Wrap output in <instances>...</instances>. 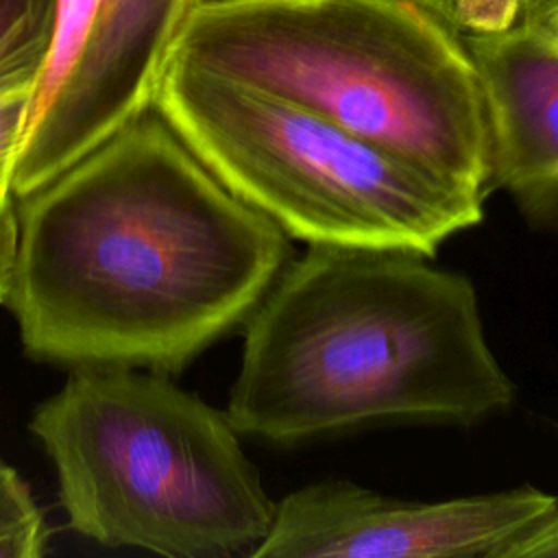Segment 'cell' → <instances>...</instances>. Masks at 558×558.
<instances>
[{
  "mask_svg": "<svg viewBox=\"0 0 558 558\" xmlns=\"http://www.w3.org/2000/svg\"><path fill=\"white\" fill-rule=\"evenodd\" d=\"M556 501L536 486L405 501L325 480L275 504L270 530L251 558H495Z\"/></svg>",
  "mask_w": 558,
  "mask_h": 558,
  "instance_id": "52a82bcc",
  "label": "cell"
},
{
  "mask_svg": "<svg viewBox=\"0 0 558 558\" xmlns=\"http://www.w3.org/2000/svg\"><path fill=\"white\" fill-rule=\"evenodd\" d=\"M412 2L462 37L504 33L519 24L530 0H405Z\"/></svg>",
  "mask_w": 558,
  "mask_h": 558,
  "instance_id": "8fae6325",
  "label": "cell"
},
{
  "mask_svg": "<svg viewBox=\"0 0 558 558\" xmlns=\"http://www.w3.org/2000/svg\"><path fill=\"white\" fill-rule=\"evenodd\" d=\"M153 109L240 201L305 244L434 257L484 196L290 100L168 57Z\"/></svg>",
  "mask_w": 558,
  "mask_h": 558,
  "instance_id": "5b68a950",
  "label": "cell"
},
{
  "mask_svg": "<svg viewBox=\"0 0 558 558\" xmlns=\"http://www.w3.org/2000/svg\"><path fill=\"white\" fill-rule=\"evenodd\" d=\"M17 259V209L11 203V192L0 185V303L7 301Z\"/></svg>",
  "mask_w": 558,
  "mask_h": 558,
  "instance_id": "5bb4252c",
  "label": "cell"
},
{
  "mask_svg": "<svg viewBox=\"0 0 558 558\" xmlns=\"http://www.w3.org/2000/svg\"><path fill=\"white\" fill-rule=\"evenodd\" d=\"M395 248L307 244L244 320L227 416L292 447L390 423L471 425L508 410L475 286Z\"/></svg>",
  "mask_w": 558,
  "mask_h": 558,
  "instance_id": "7a4b0ae2",
  "label": "cell"
},
{
  "mask_svg": "<svg viewBox=\"0 0 558 558\" xmlns=\"http://www.w3.org/2000/svg\"><path fill=\"white\" fill-rule=\"evenodd\" d=\"M59 0H0V98L33 89L57 24Z\"/></svg>",
  "mask_w": 558,
  "mask_h": 558,
  "instance_id": "9c48e42d",
  "label": "cell"
},
{
  "mask_svg": "<svg viewBox=\"0 0 558 558\" xmlns=\"http://www.w3.org/2000/svg\"><path fill=\"white\" fill-rule=\"evenodd\" d=\"M170 57L290 100L480 196L490 126L456 31L405 0H248L187 9Z\"/></svg>",
  "mask_w": 558,
  "mask_h": 558,
  "instance_id": "3957f363",
  "label": "cell"
},
{
  "mask_svg": "<svg viewBox=\"0 0 558 558\" xmlns=\"http://www.w3.org/2000/svg\"><path fill=\"white\" fill-rule=\"evenodd\" d=\"M190 0H59L9 174L24 198L153 107Z\"/></svg>",
  "mask_w": 558,
  "mask_h": 558,
  "instance_id": "8992f818",
  "label": "cell"
},
{
  "mask_svg": "<svg viewBox=\"0 0 558 558\" xmlns=\"http://www.w3.org/2000/svg\"><path fill=\"white\" fill-rule=\"evenodd\" d=\"M20 203L4 303L39 360L181 371L292 259L153 107Z\"/></svg>",
  "mask_w": 558,
  "mask_h": 558,
  "instance_id": "6da1fadb",
  "label": "cell"
},
{
  "mask_svg": "<svg viewBox=\"0 0 558 558\" xmlns=\"http://www.w3.org/2000/svg\"><path fill=\"white\" fill-rule=\"evenodd\" d=\"M70 527L170 558L248 556L275 501L227 412L131 366H87L37 405Z\"/></svg>",
  "mask_w": 558,
  "mask_h": 558,
  "instance_id": "277c9868",
  "label": "cell"
},
{
  "mask_svg": "<svg viewBox=\"0 0 558 558\" xmlns=\"http://www.w3.org/2000/svg\"><path fill=\"white\" fill-rule=\"evenodd\" d=\"M31 94L33 89H17L0 98V185H7V187H9L11 166L26 129Z\"/></svg>",
  "mask_w": 558,
  "mask_h": 558,
  "instance_id": "7c38bea8",
  "label": "cell"
},
{
  "mask_svg": "<svg viewBox=\"0 0 558 558\" xmlns=\"http://www.w3.org/2000/svg\"><path fill=\"white\" fill-rule=\"evenodd\" d=\"M521 22L558 50V0H530Z\"/></svg>",
  "mask_w": 558,
  "mask_h": 558,
  "instance_id": "9a60e30c",
  "label": "cell"
},
{
  "mask_svg": "<svg viewBox=\"0 0 558 558\" xmlns=\"http://www.w3.org/2000/svg\"><path fill=\"white\" fill-rule=\"evenodd\" d=\"M490 126V185L534 227H558V50L525 22L462 37Z\"/></svg>",
  "mask_w": 558,
  "mask_h": 558,
  "instance_id": "ba28073f",
  "label": "cell"
},
{
  "mask_svg": "<svg viewBox=\"0 0 558 558\" xmlns=\"http://www.w3.org/2000/svg\"><path fill=\"white\" fill-rule=\"evenodd\" d=\"M495 558H558V501L541 521L506 543Z\"/></svg>",
  "mask_w": 558,
  "mask_h": 558,
  "instance_id": "4fadbf2b",
  "label": "cell"
},
{
  "mask_svg": "<svg viewBox=\"0 0 558 558\" xmlns=\"http://www.w3.org/2000/svg\"><path fill=\"white\" fill-rule=\"evenodd\" d=\"M235 2H248V0H190L192 7H216V4H235Z\"/></svg>",
  "mask_w": 558,
  "mask_h": 558,
  "instance_id": "2e32d148",
  "label": "cell"
},
{
  "mask_svg": "<svg viewBox=\"0 0 558 558\" xmlns=\"http://www.w3.org/2000/svg\"><path fill=\"white\" fill-rule=\"evenodd\" d=\"M46 525L26 482L0 460V558L44 554Z\"/></svg>",
  "mask_w": 558,
  "mask_h": 558,
  "instance_id": "30bf717a",
  "label": "cell"
}]
</instances>
